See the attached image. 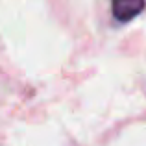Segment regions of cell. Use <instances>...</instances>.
Here are the masks:
<instances>
[{"label": "cell", "instance_id": "1", "mask_svg": "<svg viewBox=\"0 0 146 146\" xmlns=\"http://www.w3.org/2000/svg\"><path fill=\"white\" fill-rule=\"evenodd\" d=\"M146 7V0H111L113 17L118 22H129L139 17Z\"/></svg>", "mask_w": 146, "mask_h": 146}]
</instances>
